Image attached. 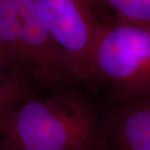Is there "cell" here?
I'll list each match as a JSON object with an SVG mask.
<instances>
[{
  "mask_svg": "<svg viewBox=\"0 0 150 150\" xmlns=\"http://www.w3.org/2000/svg\"><path fill=\"white\" fill-rule=\"evenodd\" d=\"M5 150H105L102 113L79 89L27 99L0 119Z\"/></svg>",
  "mask_w": 150,
  "mask_h": 150,
  "instance_id": "obj_1",
  "label": "cell"
},
{
  "mask_svg": "<svg viewBox=\"0 0 150 150\" xmlns=\"http://www.w3.org/2000/svg\"><path fill=\"white\" fill-rule=\"evenodd\" d=\"M0 46L17 72L41 96L81 85L43 24L34 0H0Z\"/></svg>",
  "mask_w": 150,
  "mask_h": 150,
  "instance_id": "obj_2",
  "label": "cell"
},
{
  "mask_svg": "<svg viewBox=\"0 0 150 150\" xmlns=\"http://www.w3.org/2000/svg\"><path fill=\"white\" fill-rule=\"evenodd\" d=\"M90 67L95 88H104L108 96L150 89V24L117 18L102 22Z\"/></svg>",
  "mask_w": 150,
  "mask_h": 150,
  "instance_id": "obj_3",
  "label": "cell"
},
{
  "mask_svg": "<svg viewBox=\"0 0 150 150\" xmlns=\"http://www.w3.org/2000/svg\"><path fill=\"white\" fill-rule=\"evenodd\" d=\"M43 24L64 53L81 86L95 88L90 58L102 22L95 0H34Z\"/></svg>",
  "mask_w": 150,
  "mask_h": 150,
  "instance_id": "obj_4",
  "label": "cell"
},
{
  "mask_svg": "<svg viewBox=\"0 0 150 150\" xmlns=\"http://www.w3.org/2000/svg\"><path fill=\"white\" fill-rule=\"evenodd\" d=\"M108 97L102 113L105 150H150V89Z\"/></svg>",
  "mask_w": 150,
  "mask_h": 150,
  "instance_id": "obj_5",
  "label": "cell"
},
{
  "mask_svg": "<svg viewBox=\"0 0 150 150\" xmlns=\"http://www.w3.org/2000/svg\"><path fill=\"white\" fill-rule=\"evenodd\" d=\"M35 97L43 96L0 59V119L21 103Z\"/></svg>",
  "mask_w": 150,
  "mask_h": 150,
  "instance_id": "obj_6",
  "label": "cell"
},
{
  "mask_svg": "<svg viewBox=\"0 0 150 150\" xmlns=\"http://www.w3.org/2000/svg\"><path fill=\"white\" fill-rule=\"evenodd\" d=\"M117 18L150 24V0H98Z\"/></svg>",
  "mask_w": 150,
  "mask_h": 150,
  "instance_id": "obj_7",
  "label": "cell"
},
{
  "mask_svg": "<svg viewBox=\"0 0 150 150\" xmlns=\"http://www.w3.org/2000/svg\"><path fill=\"white\" fill-rule=\"evenodd\" d=\"M0 59H1V60H3V61L6 64L8 65L11 69H13L14 71H16V69H14V67H13V65L12 64V63H11V61L9 60V59L8 58L7 54H5V52L3 50V48H1V46H0Z\"/></svg>",
  "mask_w": 150,
  "mask_h": 150,
  "instance_id": "obj_8",
  "label": "cell"
},
{
  "mask_svg": "<svg viewBox=\"0 0 150 150\" xmlns=\"http://www.w3.org/2000/svg\"><path fill=\"white\" fill-rule=\"evenodd\" d=\"M0 150H5V149L3 147V145L1 144V143H0Z\"/></svg>",
  "mask_w": 150,
  "mask_h": 150,
  "instance_id": "obj_9",
  "label": "cell"
}]
</instances>
